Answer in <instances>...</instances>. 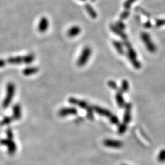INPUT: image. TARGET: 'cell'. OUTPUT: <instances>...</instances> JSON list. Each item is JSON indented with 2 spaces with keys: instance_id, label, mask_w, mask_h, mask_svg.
Masks as SVG:
<instances>
[{
  "instance_id": "obj_1",
  "label": "cell",
  "mask_w": 165,
  "mask_h": 165,
  "mask_svg": "<svg viewBox=\"0 0 165 165\" xmlns=\"http://www.w3.org/2000/svg\"><path fill=\"white\" fill-rule=\"evenodd\" d=\"M123 44H124V45L127 49V56L129 59L130 60L132 65L135 67V68L137 69H140L141 67V63L137 59L136 53L135 51L133 50V49L132 48V45L130 44L129 42H128L127 40H124Z\"/></svg>"
},
{
  "instance_id": "obj_2",
  "label": "cell",
  "mask_w": 165,
  "mask_h": 165,
  "mask_svg": "<svg viewBox=\"0 0 165 165\" xmlns=\"http://www.w3.org/2000/svg\"><path fill=\"white\" fill-rule=\"evenodd\" d=\"M15 87L12 82H9L6 88V96L3 100V106L4 108H7L12 101L15 94Z\"/></svg>"
},
{
  "instance_id": "obj_3",
  "label": "cell",
  "mask_w": 165,
  "mask_h": 165,
  "mask_svg": "<svg viewBox=\"0 0 165 165\" xmlns=\"http://www.w3.org/2000/svg\"><path fill=\"white\" fill-rule=\"evenodd\" d=\"M92 53V50L89 47H86L82 50L81 55L77 60L76 64L78 67L85 66L89 60Z\"/></svg>"
},
{
  "instance_id": "obj_4",
  "label": "cell",
  "mask_w": 165,
  "mask_h": 165,
  "mask_svg": "<svg viewBox=\"0 0 165 165\" xmlns=\"http://www.w3.org/2000/svg\"><path fill=\"white\" fill-rule=\"evenodd\" d=\"M141 38L144 43L147 50L150 53H154L157 50V48L155 44L151 40L150 35L146 32H143L141 34Z\"/></svg>"
},
{
  "instance_id": "obj_5",
  "label": "cell",
  "mask_w": 165,
  "mask_h": 165,
  "mask_svg": "<svg viewBox=\"0 0 165 165\" xmlns=\"http://www.w3.org/2000/svg\"><path fill=\"white\" fill-rule=\"evenodd\" d=\"M0 144L5 146L8 149V153L10 155H13L17 150V145L12 140L2 139L0 140Z\"/></svg>"
},
{
  "instance_id": "obj_6",
  "label": "cell",
  "mask_w": 165,
  "mask_h": 165,
  "mask_svg": "<svg viewBox=\"0 0 165 165\" xmlns=\"http://www.w3.org/2000/svg\"><path fill=\"white\" fill-rule=\"evenodd\" d=\"M105 146L111 148L119 149L123 146V143L120 141L111 140V139H106L103 142Z\"/></svg>"
},
{
  "instance_id": "obj_7",
  "label": "cell",
  "mask_w": 165,
  "mask_h": 165,
  "mask_svg": "<svg viewBox=\"0 0 165 165\" xmlns=\"http://www.w3.org/2000/svg\"><path fill=\"white\" fill-rule=\"evenodd\" d=\"M68 102L69 103L72 104V105H75L78 106V107L82 108V109H87L89 106L88 105V103L85 101L83 100H81L73 97H70L69 99Z\"/></svg>"
},
{
  "instance_id": "obj_8",
  "label": "cell",
  "mask_w": 165,
  "mask_h": 165,
  "mask_svg": "<svg viewBox=\"0 0 165 165\" xmlns=\"http://www.w3.org/2000/svg\"><path fill=\"white\" fill-rule=\"evenodd\" d=\"M125 113L123 114V122L127 124V123H130L131 120V111H132V104L131 103H127L125 105Z\"/></svg>"
},
{
  "instance_id": "obj_9",
  "label": "cell",
  "mask_w": 165,
  "mask_h": 165,
  "mask_svg": "<svg viewBox=\"0 0 165 165\" xmlns=\"http://www.w3.org/2000/svg\"><path fill=\"white\" fill-rule=\"evenodd\" d=\"M78 113V110L75 108H64L61 109L58 112L60 117H65L67 115H75Z\"/></svg>"
},
{
  "instance_id": "obj_10",
  "label": "cell",
  "mask_w": 165,
  "mask_h": 165,
  "mask_svg": "<svg viewBox=\"0 0 165 165\" xmlns=\"http://www.w3.org/2000/svg\"><path fill=\"white\" fill-rule=\"evenodd\" d=\"M49 20L47 18L43 17L40 19L39 25H38V30L40 32H45L49 28Z\"/></svg>"
},
{
  "instance_id": "obj_11",
  "label": "cell",
  "mask_w": 165,
  "mask_h": 165,
  "mask_svg": "<svg viewBox=\"0 0 165 165\" xmlns=\"http://www.w3.org/2000/svg\"><path fill=\"white\" fill-rule=\"evenodd\" d=\"M92 108L93 109V111H94L96 113H97V114H99L101 116H105L108 118H109L110 116L112 115V113L110 112V111L106 109L105 108H101L100 106H93Z\"/></svg>"
},
{
  "instance_id": "obj_12",
  "label": "cell",
  "mask_w": 165,
  "mask_h": 165,
  "mask_svg": "<svg viewBox=\"0 0 165 165\" xmlns=\"http://www.w3.org/2000/svg\"><path fill=\"white\" fill-rule=\"evenodd\" d=\"M110 29L116 34H117V35L120 36L123 40H127V35L126 34H125L124 32H123L122 30L120 29L119 28H118L116 25H110Z\"/></svg>"
},
{
  "instance_id": "obj_13",
  "label": "cell",
  "mask_w": 165,
  "mask_h": 165,
  "mask_svg": "<svg viewBox=\"0 0 165 165\" xmlns=\"http://www.w3.org/2000/svg\"><path fill=\"white\" fill-rule=\"evenodd\" d=\"M22 117V109L19 104H15L13 106V116L12 117L14 120H19Z\"/></svg>"
},
{
  "instance_id": "obj_14",
  "label": "cell",
  "mask_w": 165,
  "mask_h": 165,
  "mask_svg": "<svg viewBox=\"0 0 165 165\" xmlns=\"http://www.w3.org/2000/svg\"><path fill=\"white\" fill-rule=\"evenodd\" d=\"M122 93L120 91H118L116 94V100L117 103V105L119 108H123L126 105L124 99L123 97Z\"/></svg>"
},
{
  "instance_id": "obj_15",
  "label": "cell",
  "mask_w": 165,
  "mask_h": 165,
  "mask_svg": "<svg viewBox=\"0 0 165 165\" xmlns=\"http://www.w3.org/2000/svg\"><path fill=\"white\" fill-rule=\"evenodd\" d=\"M81 32V28L78 26H74L70 28L67 31V35L70 37H73L78 35Z\"/></svg>"
},
{
  "instance_id": "obj_16",
  "label": "cell",
  "mask_w": 165,
  "mask_h": 165,
  "mask_svg": "<svg viewBox=\"0 0 165 165\" xmlns=\"http://www.w3.org/2000/svg\"><path fill=\"white\" fill-rule=\"evenodd\" d=\"M7 62L11 64H20L24 63V58L23 56L11 57L8 59Z\"/></svg>"
},
{
  "instance_id": "obj_17",
  "label": "cell",
  "mask_w": 165,
  "mask_h": 165,
  "mask_svg": "<svg viewBox=\"0 0 165 165\" xmlns=\"http://www.w3.org/2000/svg\"><path fill=\"white\" fill-rule=\"evenodd\" d=\"M113 45L115 47L116 50L118 52V53L120 55H123L124 54V50L123 49V45L122 44L117 40H113Z\"/></svg>"
},
{
  "instance_id": "obj_18",
  "label": "cell",
  "mask_w": 165,
  "mask_h": 165,
  "mask_svg": "<svg viewBox=\"0 0 165 165\" xmlns=\"http://www.w3.org/2000/svg\"><path fill=\"white\" fill-rule=\"evenodd\" d=\"M85 9L86 10V11L88 12V13L89 14V15L93 18V19H96L97 17V14L96 12V11L94 9V8L89 5V4H86L85 5Z\"/></svg>"
},
{
  "instance_id": "obj_19",
  "label": "cell",
  "mask_w": 165,
  "mask_h": 165,
  "mask_svg": "<svg viewBox=\"0 0 165 165\" xmlns=\"http://www.w3.org/2000/svg\"><path fill=\"white\" fill-rule=\"evenodd\" d=\"M39 71V69L37 67H28L23 70V73L25 75L28 76L31 75L33 74L36 73Z\"/></svg>"
},
{
  "instance_id": "obj_20",
  "label": "cell",
  "mask_w": 165,
  "mask_h": 165,
  "mask_svg": "<svg viewBox=\"0 0 165 165\" xmlns=\"http://www.w3.org/2000/svg\"><path fill=\"white\" fill-rule=\"evenodd\" d=\"M129 83L128 81L126 79L122 80V83H121V87H120L119 91L123 93L127 92L129 91Z\"/></svg>"
},
{
  "instance_id": "obj_21",
  "label": "cell",
  "mask_w": 165,
  "mask_h": 165,
  "mask_svg": "<svg viewBox=\"0 0 165 165\" xmlns=\"http://www.w3.org/2000/svg\"><path fill=\"white\" fill-rule=\"evenodd\" d=\"M23 58H24V64H31L35 59V56L32 53L28 54L23 56Z\"/></svg>"
},
{
  "instance_id": "obj_22",
  "label": "cell",
  "mask_w": 165,
  "mask_h": 165,
  "mask_svg": "<svg viewBox=\"0 0 165 165\" xmlns=\"http://www.w3.org/2000/svg\"><path fill=\"white\" fill-rule=\"evenodd\" d=\"M14 120L12 116H6L5 117L3 120L0 122V126H7L9 125V123H11L12 120Z\"/></svg>"
},
{
  "instance_id": "obj_23",
  "label": "cell",
  "mask_w": 165,
  "mask_h": 165,
  "mask_svg": "<svg viewBox=\"0 0 165 165\" xmlns=\"http://www.w3.org/2000/svg\"><path fill=\"white\" fill-rule=\"evenodd\" d=\"M127 124H126V123H121V124H120L118 127V129H117V133L119 134V135H122L124 133L126 130H127Z\"/></svg>"
},
{
  "instance_id": "obj_24",
  "label": "cell",
  "mask_w": 165,
  "mask_h": 165,
  "mask_svg": "<svg viewBox=\"0 0 165 165\" xmlns=\"http://www.w3.org/2000/svg\"><path fill=\"white\" fill-rule=\"evenodd\" d=\"M157 159L158 161L161 163H163L165 161V149H163L160 152Z\"/></svg>"
},
{
  "instance_id": "obj_25",
  "label": "cell",
  "mask_w": 165,
  "mask_h": 165,
  "mask_svg": "<svg viewBox=\"0 0 165 165\" xmlns=\"http://www.w3.org/2000/svg\"><path fill=\"white\" fill-rule=\"evenodd\" d=\"M87 117L91 120H93L94 117V111L92 107L89 106L87 109Z\"/></svg>"
},
{
  "instance_id": "obj_26",
  "label": "cell",
  "mask_w": 165,
  "mask_h": 165,
  "mask_svg": "<svg viewBox=\"0 0 165 165\" xmlns=\"http://www.w3.org/2000/svg\"><path fill=\"white\" fill-rule=\"evenodd\" d=\"M136 1V0H126L124 4H123V7L125 8L126 9H130L132 4L134 3Z\"/></svg>"
},
{
  "instance_id": "obj_27",
  "label": "cell",
  "mask_w": 165,
  "mask_h": 165,
  "mask_svg": "<svg viewBox=\"0 0 165 165\" xmlns=\"http://www.w3.org/2000/svg\"><path fill=\"white\" fill-rule=\"evenodd\" d=\"M130 15L129 9H126L124 11H123L120 15V19L121 20H123L126 19Z\"/></svg>"
},
{
  "instance_id": "obj_28",
  "label": "cell",
  "mask_w": 165,
  "mask_h": 165,
  "mask_svg": "<svg viewBox=\"0 0 165 165\" xmlns=\"http://www.w3.org/2000/svg\"><path fill=\"white\" fill-rule=\"evenodd\" d=\"M108 85L110 88H111V89H113L114 90H117L118 89V86H117V85L116 84V82L115 81H113V80H109V81H108Z\"/></svg>"
},
{
  "instance_id": "obj_29",
  "label": "cell",
  "mask_w": 165,
  "mask_h": 165,
  "mask_svg": "<svg viewBox=\"0 0 165 165\" xmlns=\"http://www.w3.org/2000/svg\"><path fill=\"white\" fill-rule=\"evenodd\" d=\"M109 119L110 122L113 123V124L117 125L119 123V119L115 115L112 114Z\"/></svg>"
},
{
  "instance_id": "obj_30",
  "label": "cell",
  "mask_w": 165,
  "mask_h": 165,
  "mask_svg": "<svg viewBox=\"0 0 165 165\" xmlns=\"http://www.w3.org/2000/svg\"><path fill=\"white\" fill-rule=\"evenodd\" d=\"M6 135L8 136V139L9 140H13L14 138V133L12 130L11 128H8L6 130Z\"/></svg>"
},
{
  "instance_id": "obj_31",
  "label": "cell",
  "mask_w": 165,
  "mask_h": 165,
  "mask_svg": "<svg viewBox=\"0 0 165 165\" xmlns=\"http://www.w3.org/2000/svg\"><path fill=\"white\" fill-rule=\"evenodd\" d=\"M116 26L119 28L121 30H123L125 28H126V26L124 25V23H123L122 20H119V21H117L116 23Z\"/></svg>"
},
{
  "instance_id": "obj_32",
  "label": "cell",
  "mask_w": 165,
  "mask_h": 165,
  "mask_svg": "<svg viewBox=\"0 0 165 165\" xmlns=\"http://www.w3.org/2000/svg\"><path fill=\"white\" fill-rule=\"evenodd\" d=\"M165 25V20H158L156 21V26H161Z\"/></svg>"
},
{
  "instance_id": "obj_33",
  "label": "cell",
  "mask_w": 165,
  "mask_h": 165,
  "mask_svg": "<svg viewBox=\"0 0 165 165\" xmlns=\"http://www.w3.org/2000/svg\"><path fill=\"white\" fill-rule=\"evenodd\" d=\"M6 62L5 60L0 59V68L4 67L6 65Z\"/></svg>"
},
{
  "instance_id": "obj_34",
  "label": "cell",
  "mask_w": 165,
  "mask_h": 165,
  "mask_svg": "<svg viewBox=\"0 0 165 165\" xmlns=\"http://www.w3.org/2000/svg\"><path fill=\"white\" fill-rule=\"evenodd\" d=\"M144 26H145L146 28H149L151 27V23H150V22H146V23L144 24Z\"/></svg>"
},
{
  "instance_id": "obj_35",
  "label": "cell",
  "mask_w": 165,
  "mask_h": 165,
  "mask_svg": "<svg viewBox=\"0 0 165 165\" xmlns=\"http://www.w3.org/2000/svg\"><path fill=\"white\" fill-rule=\"evenodd\" d=\"M95 1H96V0H91V2H94Z\"/></svg>"
},
{
  "instance_id": "obj_36",
  "label": "cell",
  "mask_w": 165,
  "mask_h": 165,
  "mask_svg": "<svg viewBox=\"0 0 165 165\" xmlns=\"http://www.w3.org/2000/svg\"><path fill=\"white\" fill-rule=\"evenodd\" d=\"M80 1H82V2H85V1H86V0H80Z\"/></svg>"
},
{
  "instance_id": "obj_37",
  "label": "cell",
  "mask_w": 165,
  "mask_h": 165,
  "mask_svg": "<svg viewBox=\"0 0 165 165\" xmlns=\"http://www.w3.org/2000/svg\"><path fill=\"white\" fill-rule=\"evenodd\" d=\"M121 165H126V164H121Z\"/></svg>"
}]
</instances>
